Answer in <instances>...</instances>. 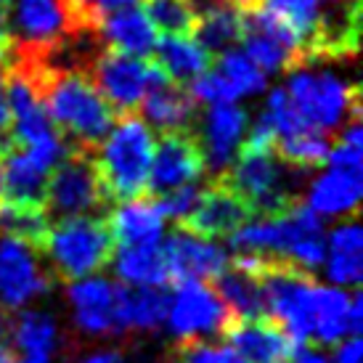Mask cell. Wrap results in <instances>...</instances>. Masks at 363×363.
I'll list each match as a JSON object with an SVG mask.
<instances>
[{
  "instance_id": "6da1fadb",
  "label": "cell",
  "mask_w": 363,
  "mask_h": 363,
  "mask_svg": "<svg viewBox=\"0 0 363 363\" xmlns=\"http://www.w3.org/2000/svg\"><path fill=\"white\" fill-rule=\"evenodd\" d=\"M9 69H16L30 82L48 120L59 130L69 149L96 152L99 143L109 135L114 111L93 88L91 74L85 69H51L32 61L9 59Z\"/></svg>"
},
{
  "instance_id": "7a4b0ae2",
  "label": "cell",
  "mask_w": 363,
  "mask_h": 363,
  "mask_svg": "<svg viewBox=\"0 0 363 363\" xmlns=\"http://www.w3.org/2000/svg\"><path fill=\"white\" fill-rule=\"evenodd\" d=\"M96 170L111 204L143 199L154 160V133L138 114H122L117 128L93 152Z\"/></svg>"
},
{
  "instance_id": "3957f363",
  "label": "cell",
  "mask_w": 363,
  "mask_h": 363,
  "mask_svg": "<svg viewBox=\"0 0 363 363\" xmlns=\"http://www.w3.org/2000/svg\"><path fill=\"white\" fill-rule=\"evenodd\" d=\"M114 252L117 239L109 215H82L51 223V233L43 250L53 276L67 284L106 271L114 260Z\"/></svg>"
},
{
  "instance_id": "277c9868",
  "label": "cell",
  "mask_w": 363,
  "mask_h": 363,
  "mask_svg": "<svg viewBox=\"0 0 363 363\" xmlns=\"http://www.w3.org/2000/svg\"><path fill=\"white\" fill-rule=\"evenodd\" d=\"M85 32H99L85 0H11V51H48Z\"/></svg>"
},
{
  "instance_id": "5b68a950",
  "label": "cell",
  "mask_w": 363,
  "mask_h": 363,
  "mask_svg": "<svg viewBox=\"0 0 363 363\" xmlns=\"http://www.w3.org/2000/svg\"><path fill=\"white\" fill-rule=\"evenodd\" d=\"M284 91L292 109L313 130L326 133L350 120H361V88L334 77L332 72L297 67Z\"/></svg>"
},
{
  "instance_id": "8992f818",
  "label": "cell",
  "mask_w": 363,
  "mask_h": 363,
  "mask_svg": "<svg viewBox=\"0 0 363 363\" xmlns=\"http://www.w3.org/2000/svg\"><path fill=\"white\" fill-rule=\"evenodd\" d=\"M45 212L48 218H82V215H109L111 202L96 170L91 152L69 149L51 170L45 189Z\"/></svg>"
},
{
  "instance_id": "52a82bcc",
  "label": "cell",
  "mask_w": 363,
  "mask_h": 363,
  "mask_svg": "<svg viewBox=\"0 0 363 363\" xmlns=\"http://www.w3.org/2000/svg\"><path fill=\"white\" fill-rule=\"evenodd\" d=\"M88 74H91L93 88L101 93L109 109L120 117L135 114L143 96L152 91L154 85L167 80V74L152 59H138V56H128V53L111 51V48H104L93 59Z\"/></svg>"
},
{
  "instance_id": "ba28073f",
  "label": "cell",
  "mask_w": 363,
  "mask_h": 363,
  "mask_svg": "<svg viewBox=\"0 0 363 363\" xmlns=\"http://www.w3.org/2000/svg\"><path fill=\"white\" fill-rule=\"evenodd\" d=\"M53 286V271L45 255L19 239H0V308L19 311Z\"/></svg>"
},
{
  "instance_id": "9c48e42d",
  "label": "cell",
  "mask_w": 363,
  "mask_h": 363,
  "mask_svg": "<svg viewBox=\"0 0 363 363\" xmlns=\"http://www.w3.org/2000/svg\"><path fill=\"white\" fill-rule=\"evenodd\" d=\"M231 318L233 315L228 308L207 281L175 284V297L170 300V313H167L175 340L202 342L215 334L220 337Z\"/></svg>"
},
{
  "instance_id": "30bf717a",
  "label": "cell",
  "mask_w": 363,
  "mask_h": 363,
  "mask_svg": "<svg viewBox=\"0 0 363 363\" xmlns=\"http://www.w3.org/2000/svg\"><path fill=\"white\" fill-rule=\"evenodd\" d=\"M361 43V0H321L313 35L308 40V64L315 59H353Z\"/></svg>"
},
{
  "instance_id": "8fae6325",
  "label": "cell",
  "mask_w": 363,
  "mask_h": 363,
  "mask_svg": "<svg viewBox=\"0 0 363 363\" xmlns=\"http://www.w3.org/2000/svg\"><path fill=\"white\" fill-rule=\"evenodd\" d=\"M204 175V152L196 133H164L154 149L146 196H162L191 186Z\"/></svg>"
},
{
  "instance_id": "7c38bea8",
  "label": "cell",
  "mask_w": 363,
  "mask_h": 363,
  "mask_svg": "<svg viewBox=\"0 0 363 363\" xmlns=\"http://www.w3.org/2000/svg\"><path fill=\"white\" fill-rule=\"evenodd\" d=\"M252 218V207L228 183H223L220 178H210V183L202 189V199L196 204V210L191 212L189 220L181 223V228L215 242V239H231Z\"/></svg>"
},
{
  "instance_id": "4fadbf2b",
  "label": "cell",
  "mask_w": 363,
  "mask_h": 363,
  "mask_svg": "<svg viewBox=\"0 0 363 363\" xmlns=\"http://www.w3.org/2000/svg\"><path fill=\"white\" fill-rule=\"evenodd\" d=\"M164 262L170 271V284L181 281H207L220 276L228 265V255L220 244L202 239L196 233L175 225L172 233L162 244Z\"/></svg>"
},
{
  "instance_id": "5bb4252c",
  "label": "cell",
  "mask_w": 363,
  "mask_h": 363,
  "mask_svg": "<svg viewBox=\"0 0 363 363\" xmlns=\"http://www.w3.org/2000/svg\"><path fill=\"white\" fill-rule=\"evenodd\" d=\"M220 337L247 363H286L294 350L292 337L273 315L231 318Z\"/></svg>"
},
{
  "instance_id": "9a60e30c",
  "label": "cell",
  "mask_w": 363,
  "mask_h": 363,
  "mask_svg": "<svg viewBox=\"0 0 363 363\" xmlns=\"http://www.w3.org/2000/svg\"><path fill=\"white\" fill-rule=\"evenodd\" d=\"M247 133V111L236 104H218L204 114V122L196 128L204 152V170H212V178L228 170L242 149Z\"/></svg>"
},
{
  "instance_id": "2e32d148",
  "label": "cell",
  "mask_w": 363,
  "mask_h": 363,
  "mask_svg": "<svg viewBox=\"0 0 363 363\" xmlns=\"http://www.w3.org/2000/svg\"><path fill=\"white\" fill-rule=\"evenodd\" d=\"M67 297L74 311V321L85 334H122L117 318L120 284L106 279H82L67 284Z\"/></svg>"
},
{
  "instance_id": "e0dca14e",
  "label": "cell",
  "mask_w": 363,
  "mask_h": 363,
  "mask_svg": "<svg viewBox=\"0 0 363 363\" xmlns=\"http://www.w3.org/2000/svg\"><path fill=\"white\" fill-rule=\"evenodd\" d=\"M138 109L143 122H152L160 135L164 133H196L199 128V101L191 96L189 85L162 80L143 96Z\"/></svg>"
},
{
  "instance_id": "ac0fdd59",
  "label": "cell",
  "mask_w": 363,
  "mask_h": 363,
  "mask_svg": "<svg viewBox=\"0 0 363 363\" xmlns=\"http://www.w3.org/2000/svg\"><path fill=\"white\" fill-rule=\"evenodd\" d=\"M99 38L104 40V48L138 56V59H152L157 48V30L143 13L141 6H128L106 13L99 24Z\"/></svg>"
},
{
  "instance_id": "d6986e66",
  "label": "cell",
  "mask_w": 363,
  "mask_h": 363,
  "mask_svg": "<svg viewBox=\"0 0 363 363\" xmlns=\"http://www.w3.org/2000/svg\"><path fill=\"white\" fill-rule=\"evenodd\" d=\"M170 294L164 286H125L120 284L117 318L122 334L128 332H157L167 321Z\"/></svg>"
},
{
  "instance_id": "ffe728a7",
  "label": "cell",
  "mask_w": 363,
  "mask_h": 363,
  "mask_svg": "<svg viewBox=\"0 0 363 363\" xmlns=\"http://www.w3.org/2000/svg\"><path fill=\"white\" fill-rule=\"evenodd\" d=\"M363 194V178L358 170H340L332 167L315 178L308 189V207L315 215H358Z\"/></svg>"
},
{
  "instance_id": "44dd1931",
  "label": "cell",
  "mask_w": 363,
  "mask_h": 363,
  "mask_svg": "<svg viewBox=\"0 0 363 363\" xmlns=\"http://www.w3.org/2000/svg\"><path fill=\"white\" fill-rule=\"evenodd\" d=\"M109 223L117 247L133 244H160L164 231V218L152 196L122 202L117 210L109 212Z\"/></svg>"
},
{
  "instance_id": "7402d4cb",
  "label": "cell",
  "mask_w": 363,
  "mask_h": 363,
  "mask_svg": "<svg viewBox=\"0 0 363 363\" xmlns=\"http://www.w3.org/2000/svg\"><path fill=\"white\" fill-rule=\"evenodd\" d=\"M152 61L167 74V80L181 82V85H191L194 80L202 77L204 72L212 69V61L215 59L194 38L164 35L162 40H157Z\"/></svg>"
},
{
  "instance_id": "603a6c76",
  "label": "cell",
  "mask_w": 363,
  "mask_h": 363,
  "mask_svg": "<svg viewBox=\"0 0 363 363\" xmlns=\"http://www.w3.org/2000/svg\"><path fill=\"white\" fill-rule=\"evenodd\" d=\"M210 286L218 292L223 305L228 308L233 318H255V315H268L265 294L257 281V276L244 268H236L231 260L220 276H215Z\"/></svg>"
},
{
  "instance_id": "cb8c5ba5",
  "label": "cell",
  "mask_w": 363,
  "mask_h": 363,
  "mask_svg": "<svg viewBox=\"0 0 363 363\" xmlns=\"http://www.w3.org/2000/svg\"><path fill=\"white\" fill-rule=\"evenodd\" d=\"M11 342L19 350V363H51L59 345V329L48 313L24 311L13 315Z\"/></svg>"
},
{
  "instance_id": "d4e9b609",
  "label": "cell",
  "mask_w": 363,
  "mask_h": 363,
  "mask_svg": "<svg viewBox=\"0 0 363 363\" xmlns=\"http://www.w3.org/2000/svg\"><path fill=\"white\" fill-rule=\"evenodd\" d=\"M345 334H350V294L318 284L311 303V345H334Z\"/></svg>"
},
{
  "instance_id": "484cf974",
  "label": "cell",
  "mask_w": 363,
  "mask_h": 363,
  "mask_svg": "<svg viewBox=\"0 0 363 363\" xmlns=\"http://www.w3.org/2000/svg\"><path fill=\"white\" fill-rule=\"evenodd\" d=\"M114 273L130 286H167L170 271L160 244H133L114 252Z\"/></svg>"
},
{
  "instance_id": "4316f807",
  "label": "cell",
  "mask_w": 363,
  "mask_h": 363,
  "mask_svg": "<svg viewBox=\"0 0 363 363\" xmlns=\"http://www.w3.org/2000/svg\"><path fill=\"white\" fill-rule=\"evenodd\" d=\"M326 276L342 286H358L363 276V231L358 225V215H353L340 228H334L329 239V260Z\"/></svg>"
},
{
  "instance_id": "83f0119b",
  "label": "cell",
  "mask_w": 363,
  "mask_h": 363,
  "mask_svg": "<svg viewBox=\"0 0 363 363\" xmlns=\"http://www.w3.org/2000/svg\"><path fill=\"white\" fill-rule=\"evenodd\" d=\"M194 40L199 43L212 59L220 56L223 51H231L236 43H242V13L228 3L202 11L196 30H194Z\"/></svg>"
},
{
  "instance_id": "f1b7e54d",
  "label": "cell",
  "mask_w": 363,
  "mask_h": 363,
  "mask_svg": "<svg viewBox=\"0 0 363 363\" xmlns=\"http://www.w3.org/2000/svg\"><path fill=\"white\" fill-rule=\"evenodd\" d=\"M0 233L9 239H19L43 252L51 233V218L45 207H38V204H16L0 199Z\"/></svg>"
},
{
  "instance_id": "f546056e",
  "label": "cell",
  "mask_w": 363,
  "mask_h": 363,
  "mask_svg": "<svg viewBox=\"0 0 363 363\" xmlns=\"http://www.w3.org/2000/svg\"><path fill=\"white\" fill-rule=\"evenodd\" d=\"M332 135L321 130H300V133H289V135H279L276 143H273V154L289 164V167H297V170H318L321 164L329 162V154H332Z\"/></svg>"
},
{
  "instance_id": "4dcf8cb0",
  "label": "cell",
  "mask_w": 363,
  "mask_h": 363,
  "mask_svg": "<svg viewBox=\"0 0 363 363\" xmlns=\"http://www.w3.org/2000/svg\"><path fill=\"white\" fill-rule=\"evenodd\" d=\"M212 64H215V72L233 88L236 99L255 96V93H260L265 88V72L244 51H236V48L223 51L220 56H215Z\"/></svg>"
},
{
  "instance_id": "1f68e13d",
  "label": "cell",
  "mask_w": 363,
  "mask_h": 363,
  "mask_svg": "<svg viewBox=\"0 0 363 363\" xmlns=\"http://www.w3.org/2000/svg\"><path fill=\"white\" fill-rule=\"evenodd\" d=\"M143 13L149 16L154 30L181 38H194L199 21V11L194 9L191 0H143Z\"/></svg>"
},
{
  "instance_id": "d6a6232c",
  "label": "cell",
  "mask_w": 363,
  "mask_h": 363,
  "mask_svg": "<svg viewBox=\"0 0 363 363\" xmlns=\"http://www.w3.org/2000/svg\"><path fill=\"white\" fill-rule=\"evenodd\" d=\"M164 363H247V361L233 347L215 345L210 340H202V342L175 340Z\"/></svg>"
},
{
  "instance_id": "836d02e7",
  "label": "cell",
  "mask_w": 363,
  "mask_h": 363,
  "mask_svg": "<svg viewBox=\"0 0 363 363\" xmlns=\"http://www.w3.org/2000/svg\"><path fill=\"white\" fill-rule=\"evenodd\" d=\"M202 189L204 186L191 183V186H183V189H175V191L162 194V196H152V199L160 207L162 218H170V220H175V225H181L196 210V204L202 199Z\"/></svg>"
},
{
  "instance_id": "e575fe53",
  "label": "cell",
  "mask_w": 363,
  "mask_h": 363,
  "mask_svg": "<svg viewBox=\"0 0 363 363\" xmlns=\"http://www.w3.org/2000/svg\"><path fill=\"white\" fill-rule=\"evenodd\" d=\"M11 0H0V64L6 67V61L11 56Z\"/></svg>"
},
{
  "instance_id": "d590c367",
  "label": "cell",
  "mask_w": 363,
  "mask_h": 363,
  "mask_svg": "<svg viewBox=\"0 0 363 363\" xmlns=\"http://www.w3.org/2000/svg\"><path fill=\"white\" fill-rule=\"evenodd\" d=\"M361 350H363L361 337H350L347 342H342L337 350H334V361L337 363H361Z\"/></svg>"
},
{
  "instance_id": "8d00e7d4",
  "label": "cell",
  "mask_w": 363,
  "mask_h": 363,
  "mask_svg": "<svg viewBox=\"0 0 363 363\" xmlns=\"http://www.w3.org/2000/svg\"><path fill=\"white\" fill-rule=\"evenodd\" d=\"M292 363H329V358L321 350H315L313 345H294Z\"/></svg>"
},
{
  "instance_id": "74e56055",
  "label": "cell",
  "mask_w": 363,
  "mask_h": 363,
  "mask_svg": "<svg viewBox=\"0 0 363 363\" xmlns=\"http://www.w3.org/2000/svg\"><path fill=\"white\" fill-rule=\"evenodd\" d=\"M363 329V300L361 294H350V337H361Z\"/></svg>"
},
{
  "instance_id": "f35d334b",
  "label": "cell",
  "mask_w": 363,
  "mask_h": 363,
  "mask_svg": "<svg viewBox=\"0 0 363 363\" xmlns=\"http://www.w3.org/2000/svg\"><path fill=\"white\" fill-rule=\"evenodd\" d=\"M82 363H122V353L106 350V353H96V355H91V358H85Z\"/></svg>"
},
{
  "instance_id": "ab89813d",
  "label": "cell",
  "mask_w": 363,
  "mask_h": 363,
  "mask_svg": "<svg viewBox=\"0 0 363 363\" xmlns=\"http://www.w3.org/2000/svg\"><path fill=\"white\" fill-rule=\"evenodd\" d=\"M0 363H19V353L6 340H0Z\"/></svg>"
},
{
  "instance_id": "60d3db41",
  "label": "cell",
  "mask_w": 363,
  "mask_h": 363,
  "mask_svg": "<svg viewBox=\"0 0 363 363\" xmlns=\"http://www.w3.org/2000/svg\"><path fill=\"white\" fill-rule=\"evenodd\" d=\"M0 194H3V167H0Z\"/></svg>"
}]
</instances>
